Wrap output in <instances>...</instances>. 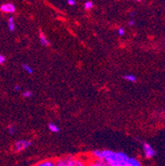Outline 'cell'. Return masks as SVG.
<instances>
[{
	"label": "cell",
	"mask_w": 165,
	"mask_h": 166,
	"mask_svg": "<svg viewBox=\"0 0 165 166\" xmlns=\"http://www.w3.org/2000/svg\"><path fill=\"white\" fill-rule=\"evenodd\" d=\"M22 67L24 70L26 71V73L28 74H32L34 73V70H33V69L32 68V66H30L29 64H23L22 65Z\"/></svg>",
	"instance_id": "cell-9"
},
{
	"label": "cell",
	"mask_w": 165,
	"mask_h": 166,
	"mask_svg": "<svg viewBox=\"0 0 165 166\" xmlns=\"http://www.w3.org/2000/svg\"><path fill=\"white\" fill-rule=\"evenodd\" d=\"M143 151H144V154H145V155L147 159L153 158L157 155V151H156L155 149L150 144L147 143V142L143 143Z\"/></svg>",
	"instance_id": "cell-3"
},
{
	"label": "cell",
	"mask_w": 165,
	"mask_h": 166,
	"mask_svg": "<svg viewBox=\"0 0 165 166\" xmlns=\"http://www.w3.org/2000/svg\"><path fill=\"white\" fill-rule=\"evenodd\" d=\"M13 89H14V91H20L21 90V87L18 84H16V85H14V87H13Z\"/></svg>",
	"instance_id": "cell-19"
},
{
	"label": "cell",
	"mask_w": 165,
	"mask_h": 166,
	"mask_svg": "<svg viewBox=\"0 0 165 166\" xmlns=\"http://www.w3.org/2000/svg\"><path fill=\"white\" fill-rule=\"evenodd\" d=\"M48 129L50 131L53 132V133H58L60 132V127H59L55 123H53V122H50L48 124Z\"/></svg>",
	"instance_id": "cell-8"
},
{
	"label": "cell",
	"mask_w": 165,
	"mask_h": 166,
	"mask_svg": "<svg viewBox=\"0 0 165 166\" xmlns=\"http://www.w3.org/2000/svg\"><path fill=\"white\" fill-rule=\"evenodd\" d=\"M87 166H108L107 164H105L103 161H102V160H97L96 161H94L93 163L89 164Z\"/></svg>",
	"instance_id": "cell-12"
},
{
	"label": "cell",
	"mask_w": 165,
	"mask_h": 166,
	"mask_svg": "<svg viewBox=\"0 0 165 166\" xmlns=\"http://www.w3.org/2000/svg\"><path fill=\"white\" fill-rule=\"evenodd\" d=\"M8 30L10 32H14V30L16 28V25H15V22H14V18L13 17H10L8 21Z\"/></svg>",
	"instance_id": "cell-7"
},
{
	"label": "cell",
	"mask_w": 165,
	"mask_h": 166,
	"mask_svg": "<svg viewBox=\"0 0 165 166\" xmlns=\"http://www.w3.org/2000/svg\"><path fill=\"white\" fill-rule=\"evenodd\" d=\"M35 166H56V165H55V163H54L53 161H50V160H46V161H43V162H41V163L37 164Z\"/></svg>",
	"instance_id": "cell-11"
},
{
	"label": "cell",
	"mask_w": 165,
	"mask_h": 166,
	"mask_svg": "<svg viewBox=\"0 0 165 166\" xmlns=\"http://www.w3.org/2000/svg\"><path fill=\"white\" fill-rule=\"evenodd\" d=\"M39 39H40V42L42 45L44 46H49L50 45V42L49 40L46 37V36L44 32L42 31H40L39 32Z\"/></svg>",
	"instance_id": "cell-6"
},
{
	"label": "cell",
	"mask_w": 165,
	"mask_h": 166,
	"mask_svg": "<svg viewBox=\"0 0 165 166\" xmlns=\"http://www.w3.org/2000/svg\"><path fill=\"white\" fill-rule=\"evenodd\" d=\"M130 16H131L133 17L135 16V13H133V12H130Z\"/></svg>",
	"instance_id": "cell-21"
},
{
	"label": "cell",
	"mask_w": 165,
	"mask_h": 166,
	"mask_svg": "<svg viewBox=\"0 0 165 166\" xmlns=\"http://www.w3.org/2000/svg\"><path fill=\"white\" fill-rule=\"evenodd\" d=\"M76 3H77V2H76L75 0H68V1H67V3H68L69 6H75V4H76Z\"/></svg>",
	"instance_id": "cell-17"
},
{
	"label": "cell",
	"mask_w": 165,
	"mask_h": 166,
	"mask_svg": "<svg viewBox=\"0 0 165 166\" xmlns=\"http://www.w3.org/2000/svg\"><path fill=\"white\" fill-rule=\"evenodd\" d=\"M0 10L4 13H14L16 12V7L13 3H3L0 7Z\"/></svg>",
	"instance_id": "cell-4"
},
{
	"label": "cell",
	"mask_w": 165,
	"mask_h": 166,
	"mask_svg": "<svg viewBox=\"0 0 165 166\" xmlns=\"http://www.w3.org/2000/svg\"><path fill=\"white\" fill-rule=\"evenodd\" d=\"M128 24H129L130 26H134L135 24H136V22H135V20L134 19H130V20H129Z\"/></svg>",
	"instance_id": "cell-20"
},
{
	"label": "cell",
	"mask_w": 165,
	"mask_h": 166,
	"mask_svg": "<svg viewBox=\"0 0 165 166\" xmlns=\"http://www.w3.org/2000/svg\"><path fill=\"white\" fill-rule=\"evenodd\" d=\"M33 95V93L32 91H30V90H25L24 92L23 93V96L24 98H32Z\"/></svg>",
	"instance_id": "cell-14"
},
{
	"label": "cell",
	"mask_w": 165,
	"mask_h": 166,
	"mask_svg": "<svg viewBox=\"0 0 165 166\" xmlns=\"http://www.w3.org/2000/svg\"><path fill=\"white\" fill-rule=\"evenodd\" d=\"M67 166H87L84 161L74 157H67Z\"/></svg>",
	"instance_id": "cell-5"
},
{
	"label": "cell",
	"mask_w": 165,
	"mask_h": 166,
	"mask_svg": "<svg viewBox=\"0 0 165 166\" xmlns=\"http://www.w3.org/2000/svg\"><path fill=\"white\" fill-rule=\"evenodd\" d=\"M123 79L128 82H131V83H134L136 81V77L133 74H126L123 76Z\"/></svg>",
	"instance_id": "cell-10"
},
{
	"label": "cell",
	"mask_w": 165,
	"mask_h": 166,
	"mask_svg": "<svg viewBox=\"0 0 165 166\" xmlns=\"http://www.w3.org/2000/svg\"><path fill=\"white\" fill-rule=\"evenodd\" d=\"M32 146V141L26 140H20L17 141L13 146V150L15 152H21L23 150H26Z\"/></svg>",
	"instance_id": "cell-2"
},
{
	"label": "cell",
	"mask_w": 165,
	"mask_h": 166,
	"mask_svg": "<svg viewBox=\"0 0 165 166\" xmlns=\"http://www.w3.org/2000/svg\"><path fill=\"white\" fill-rule=\"evenodd\" d=\"M84 7L86 10H91L93 8V3L92 1H87L84 3Z\"/></svg>",
	"instance_id": "cell-13"
},
{
	"label": "cell",
	"mask_w": 165,
	"mask_h": 166,
	"mask_svg": "<svg viewBox=\"0 0 165 166\" xmlns=\"http://www.w3.org/2000/svg\"><path fill=\"white\" fill-rule=\"evenodd\" d=\"M93 155L97 160L103 161L108 166H141L139 160L129 156L121 151L96 150L93 151Z\"/></svg>",
	"instance_id": "cell-1"
},
{
	"label": "cell",
	"mask_w": 165,
	"mask_h": 166,
	"mask_svg": "<svg viewBox=\"0 0 165 166\" xmlns=\"http://www.w3.org/2000/svg\"><path fill=\"white\" fill-rule=\"evenodd\" d=\"M5 61H6V57L4 55H3L0 54V64H3L5 62Z\"/></svg>",
	"instance_id": "cell-18"
},
{
	"label": "cell",
	"mask_w": 165,
	"mask_h": 166,
	"mask_svg": "<svg viewBox=\"0 0 165 166\" xmlns=\"http://www.w3.org/2000/svg\"><path fill=\"white\" fill-rule=\"evenodd\" d=\"M117 33H118V35L121 36H123L125 35V33H126V32H125V29H124L123 27H120V28H118V30H117Z\"/></svg>",
	"instance_id": "cell-16"
},
{
	"label": "cell",
	"mask_w": 165,
	"mask_h": 166,
	"mask_svg": "<svg viewBox=\"0 0 165 166\" xmlns=\"http://www.w3.org/2000/svg\"><path fill=\"white\" fill-rule=\"evenodd\" d=\"M15 131H16V130H15V127H14V126H13V125H9V126L8 127V132L10 135H13L15 133Z\"/></svg>",
	"instance_id": "cell-15"
}]
</instances>
